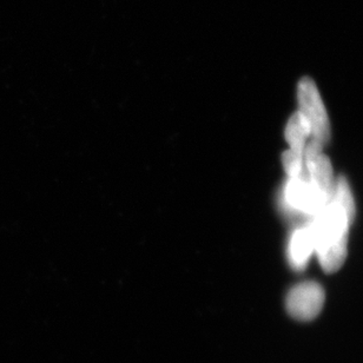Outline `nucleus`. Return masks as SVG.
<instances>
[{
	"label": "nucleus",
	"instance_id": "f257e3e1",
	"mask_svg": "<svg viewBox=\"0 0 363 363\" xmlns=\"http://www.w3.org/2000/svg\"><path fill=\"white\" fill-rule=\"evenodd\" d=\"M355 217V202L347 179H336L332 199L309 222L314 252L322 269L333 274L343 266L347 257L350 227Z\"/></svg>",
	"mask_w": 363,
	"mask_h": 363
},
{
	"label": "nucleus",
	"instance_id": "f03ea898",
	"mask_svg": "<svg viewBox=\"0 0 363 363\" xmlns=\"http://www.w3.org/2000/svg\"><path fill=\"white\" fill-rule=\"evenodd\" d=\"M297 101L298 112L309 126L311 138L325 147L330 140V123L318 86L311 78H302L297 85Z\"/></svg>",
	"mask_w": 363,
	"mask_h": 363
},
{
	"label": "nucleus",
	"instance_id": "7ed1b4c3",
	"mask_svg": "<svg viewBox=\"0 0 363 363\" xmlns=\"http://www.w3.org/2000/svg\"><path fill=\"white\" fill-rule=\"evenodd\" d=\"M325 300L323 288L318 283L307 281L290 289L286 298V311L297 321H313L321 313Z\"/></svg>",
	"mask_w": 363,
	"mask_h": 363
},
{
	"label": "nucleus",
	"instance_id": "20e7f679",
	"mask_svg": "<svg viewBox=\"0 0 363 363\" xmlns=\"http://www.w3.org/2000/svg\"><path fill=\"white\" fill-rule=\"evenodd\" d=\"M283 204L295 213L315 216L328 201L315 188L308 175L288 179L283 189Z\"/></svg>",
	"mask_w": 363,
	"mask_h": 363
},
{
	"label": "nucleus",
	"instance_id": "39448f33",
	"mask_svg": "<svg viewBox=\"0 0 363 363\" xmlns=\"http://www.w3.org/2000/svg\"><path fill=\"white\" fill-rule=\"evenodd\" d=\"M304 165L313 185L329 202L334 195L336 179H334L332 163L323 154V145L321 143L311 140V143L306 145Z\"/></svg>",
	"mask_w": 363,
	"mask_h": 363
},
{
	"label": "nucleus",
	"instance_id": "423d86ee",
	"mask_svg": "<svg viewBox=\"0 0 363 363\" xmlns=\"http://www.w3.org/2000/svg\"><path fill=\"white\" fill-rule=\"evenodd\" d=\"M314 252V238L311 224L297 228L294 230L288 243V261L290 267L296 272L306 269L311 254Z\"/></svg>",
	"mask_w": 363,
	"mask_h": 363
},
{
	"label": "nucleus",
	"instance_id": "0eeeda50",
	"mask_svg": "<svg viewBox=\"0 0 363 363\" xmlns=\"http://www.w3.org/2000/svg\"><path fill=\"white\" fill-rule=\"evenodd\" d=\"M286 140L289 143V150L296 152V154L304 156V149H306V142L308 137H311V130L303 117L297 111L290 117L286 126Z\"/></svg>",
	"mask_w": 363,
	"mask_h": 363
},
{
	"label": "nucleus",
	"instance_id": "6e6552de",
	"mask_svg": "<svg viewBox=\"0 0 363 363\" xmlns=\"http://www.w3.org/2000/svg\"><path fill=\"white\" fill-rule=\"evenodd\" d=\"M282 163L288 179H298L307 175L306 165H304V156L302 155L296 154L291 150L286 151L282 155Z\"/></svg>",
	"mask_w": 363,
	"mask_h": 363
}]
</instances>
